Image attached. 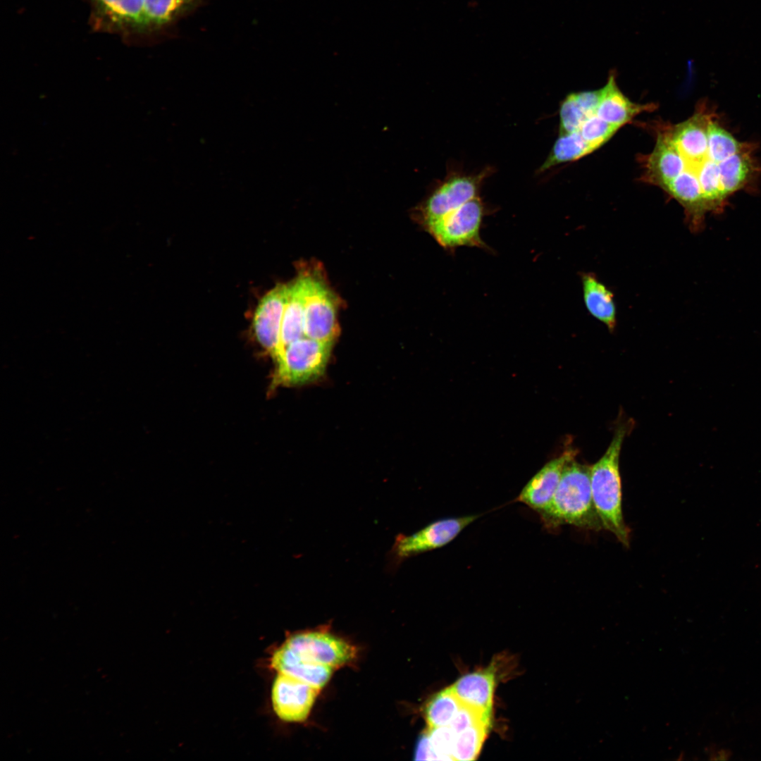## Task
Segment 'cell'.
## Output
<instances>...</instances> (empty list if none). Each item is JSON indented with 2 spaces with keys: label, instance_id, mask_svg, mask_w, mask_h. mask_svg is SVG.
<instances>
[{
  "label": "cell",
  "instance_id": "obj_1",
  "mask_svg": "<svg viewBox=\"0 0 761 761\" xmlns=\"http://www.w3.org/2000/svg\"><path fill=\"white\" fill-rule=\"evenodd\" d=\"M631 425V422L627 421L617 424L606 452L590 466L592 497L602 527L611 532L625 546L629 544L630 531L624 522L622 512L619 456Z\"/></svg>",
  "mask_w": 761,
  "mask_h": 761
},
{
  "label": "cell",
  "instance_id": "obj_2",
  "mask_svg": "<svg viewBox=\"0 0 761 761\" xmlns=\"http://www.w3.org/2000/svg\"><path fill=\"white\" fill-rule=\"evenodd\" d=\"M539 514L545 526L550 528L563 524L590 530L602 528L592 497L590 466L578 462L576 457L569 459L550 502Z\"/></svg>",
  "mask_w": 761,
  "mask_h": 761
},
{
  "label": "cell",
  "instance_id": "obj_3",
  "mask_svg": "<svg viewBox=\"0 0 761 761\" xmlns=\"http://www.w3.org/2000/svg\"><path fill=\"white\" fill-rule=\"evenodd\" d=\"M333 342L307 337L288 345L276 361L273 385H298L312 382L325 372Z\"/></svg>",
  "mask_w": 761,
  "mask_h": 761
},
{
  "label": "cell",
  "instance_id": "obj_4",
  "mask_svg": "<svg viewBox=\"0 0 761 761\" xmlns=\"http://www.w3.org/2000/svg\"><path fill=\"white\" fill-rule=\"evenodd\" d=\"M485 214L484 204L478 196L426 228L445 250L452 251L460 247L488 249L481 236Z\"/></svg>",
  "mask_w": 761,
  "mask_h": 761
},
{
  "label": "cell",
  "instance_id": "obj_5",
  "mask_svg": "<svg viewBox=\"0 0 761 761\" xmlns=\"http://www.w3.org/2000/svg\"><path fill=\"white\" fill-rule=\"evenodd\" d=\"M477 518V515H469L443 519L411 535H397L389 553L390 564L395 568L410 557L447 545Z\"/></svg>",
  "mask_w": 761,
  "mask_h": 761
},
{
  "label": "cell",
  "instance_id": "obj_6",
  "mask_svg": "<svg viewBox=\"0 0 761 761\" xmlns=\"http://www.w3.org/2000/svg\"><path fill=\"white\" fill-rule=\"evenodd\" d=\"M304 330L305 337L333 342L338 332L336 302L321 280L304 275Z\"/></svg>",
  "mask_w": 761,
  "mask_h": 761
},
{
  "label": "cell",
  "instance_id": "obj_7",
  "mask_svg": "<svg viewBox=\"0 0 761 761\" xmlns=\"http://www.w3.org/2000/svg\"><path fill=\"white\" fill-rule=\"evenodd\" d=\"M283 645L302 660L330 667L333 669L353 660L354 646L342 639L321 631L297 633Z\"/></svg>",
  "mask_w": 761,
  "mask_h": 761
},
{
  "label": "cell",
  "instance_id": "obj_8",
  "mask_svg": "<svg viewBox=\"0 0 761 761\" xmlns=\"http://www.w3.org/2000/svg\"><path fill=\"white\" fill-rule=\"evenodd\" d=\"M487 173L457 175L447 179L431 193L420 209L422 221L431 223L478 197L479 187Z\"/></svg>",
  "mask_w": 761,
  "mask_h": 761
},
{
  "label": "cell",
  "instance_id": "obj_9",
  "mask_svg": "<svg viewBox=\"0 0 761 761\" xmlns=\"http://www.w3.org/2000/svg\"><path fill=\"white\" fill-rule=\"evenodd\" d=\"M318 691L306 682L278 673L271 691L273 710L283 721L302 722L308 717Z\"/></svg>",
  "mask_w": 761,
  "mask_h": 761
},
{
  "label": "cell",
  "instance_id": "obj_10",
  "mask_svg": "<svg viewBox=\"0 0 761 761\" xmlns=\"http://www.w3.org/2000/svg\"><path fill=\"white\" fill-rule=\"evenodd\" d=\"M706 107L698 108L688 120L677 124L669 131L672 140L682 155L684 170L697 175L700 166L708 157L707 128L713 114Z\"/></svg>",
  "mask_w": 761,
  "mask_h": 761
},
{
  "label": "cell",
  "instance_id": "obj_11",
  "mask_svg": "<svg viewBox=\"0 0 761 761\" xmlns=\"http://www.w3.org/2000/svg\"><path fill=\"white\" fill-rule=\"evenodd\" d=\"M288 285L279 284L267 292L256 309L253 326L258 342L276 359Z\"/></svg>",
  "mask_w": 761,
  "mask_h": 761
},
{
  "label": "cell",
  "instance_id": "obj_12",
  "mask_svg": "<svg viewBox=\"0 0 761 761\" xmlns=\"http://www.w3.org/2000/svg\"><path fill=\"white\" fill-rule=\"evenodd\" d=\"M96 23L107 30L145 34L143 0H91Z\"/></svg>",
  "mask_w": 761,
  "mask_h": 761
},
{
  "label": "cell",
  "instance_id": "obj_13",
  "mask_svg": "<svg viewBox=\"0 0 761 761\" xmlns=\"http://www.w3.org/2000/svg\"><path fill=\"white\" fill-rule=\"evenodd\" d=\"M577 451L569 447L561 455L547 462L528 482L517 500L538 513L550 502L558 486L567 462L576 457Z\"/></svg>",
  "mask_w": 761,
  "mask_h": 761
},
{
  "label": "cell",
  "instance_id": "obj_14",
  "mask_svg": "<svg viewBox=\"0 0 761 761\" xmlns=\"http://www.w3.org/2000/svg\"><path fill=\"white\" fill-rule=\"evenodd\" d=\"M685 162L669 132H660L648 156L644 180L662 189L684 171Z\"/></svg>",
  "mask_w": 761,
  "mask_h": 761
},
{
  "label": "cell",
  "instance_id": "obj_15",
  "mask_svg": "<svg viewBox=\"0 0 761 761\" xmlns=\"http://www.w3.org/2000/svg\"><path fill=\"white\" fill-rule=\"evenodd\" d=\"M655 104H636L630 101L619 89L615 73H610L595 114L607 123L620 128L643 111H652Z\"/></svg>",
  "mask_w": 761,
  "mask_h": 761
},
{
  "label": "cell",
  "instance_id": "obj_16",
  "mask_svg": "<svg viewBox=\"0 0 761 761\" xmlns=\"http://www.w3.org/2000/svg\"><path fill=\"white\" fill-rule=\"evenodd\" d=\"M209 0H143L145 34L171 28Z\"/></svg>",
  "mask_w": 761,
  "mask_h": 761
},
{
  "label": "cell",
  "instance_id": "obj_17",
  "mask_svg": "<svg viewBox=\"0 0 761 761\" xmlns=\"http://www.w3.org/2000/svg\"><path fill=\"white\" fill-rule=\"evenodd\" d=\"M495 685L493 671L485 669L462 676L450 688L462 704L491 715Z\"/></svg>",
  "mask_w": 761,
  "mask_h": 761
},
{
  "label": "cell",
  "instance_id": "obj_18",
  "mask_svg": "<svg viewBox=\"0 0 761 761\" xmlns=\"http://www.w3.org/2000/svg\"><path fill=\"white\" fill-rule=\"evenodd\" d=\"M271 666L278 673L296 678L318 690L329 681L333 669L330 667L302 660L283 644L273 653Z\"/></svg>",
  "mask_w": 761,
  "mask_h": 761
},
{
  "label": "cell",
  "instance_id": "obj_19",
  "mask_svg": "<svg viewBox=\"0 0 761 761\" xmlns=\"http://www.w3.org/2000/svg\"><path fill=\"white\" fill-rule=\"evenodd\" d=\"M288 285L281 326L279 354L276 361L279 359L288 345L305 337L304 330V275L299 276Z\"/></svg>",
  "mask_w": 761,
  "mask_h": 761
},
{
  "label": "cell",
  "instance_id": "obj_20",
  "mask_svg": "<svg viewBox=\"0 0 761 761\" xmlns=\"http://www.w3.org/2000/svg\"><path fill=\"white\" fill-rule=\"evenodd\" d=\"M583 302L589 314L612 332L617 324L613 292L592 273L581 275Z\"/></svg>",
  "mask_w": 761,
  "mask_h": 761
},
{
  "label": "cell",
  "instance_id": "obj_21",
  "mask_svg": "<svg viewBox=\"0 0 761 761\" xmlns=\"http://www.w3.org/2000/svg\"><path fill=\"white\" fill-rule=\"evenodd\" d=\"M753 149L754 147L750 145L719 163L720 184L729 198L748 185L755 175L757 166L752 155Z\"/></svg>",
  "mask_w": 761,
  "mask_h": 761
},
{
  "label": "cell",
  "instance_id": "obj_22",
  "mask_svg": "<svg viewBox=\"0 0 761 761\" xmlns=\"http://www.w3.org/2000/svg\"><path fill=\"white\" fill-rule=\"evenodd\" d=\"M594 151L595 149L584 140L579 131L559 134L538 171L543 172L556 165L577 160Z\"/></svg>",
  "mask_w": 761,
  "mask_h": 761
},
{
  "label": "cell",
  "instance_id": "obj_23",
  "mask_svg": "<svg viewBox=\"0 0 761 761\" xmlns=\"http://www.w3.org/2000/svg\"><path fill=\"white\" fill-rule=\"evenodd\" d=\"M707 145L708 157L719 163L745 149L750 144L737 140L729 132L714 120L713 116L707 128Z\"/></svg>",
  "mask_w": 761,
  "mask_h": 761
},
{
  "label": "cell",
  "instance_id": "obj_24",
  "mask_svg": "<svg viewBox=\"0 0 761 761\" xmlns=\"http://www.w3.org/2000/svg\"><path fill=\"white\" fill-rule=\"evenodd\" d=\"M462 707V703L450 687L437 693L426 708L428 728L449 726Z\"/></svg>",
  "mask_w": 761,
  "mask_h": 761
},
{
  "label": "cell",
  "instance_id": "obj_25",
  "mask_svg": "<svg viewBox=\"0 0 761 761\" xmlns=\"http://www.w3.org/2000/svg\"><path fill=\"white\" fill-rule=\"evenodd\" d=\"M490 726V723L480 722L455 734L453 760L468 761L476 759Z\"/></svg>",
  "mask_w": 761,
  "mask_h": 761
},
{
  "label": "cell",
  "instance_id": "obj_26",
  "mask_svg": "<svg viewBox=\"0 0 761 761\" xmlns=\"http://www.w3.org/2000/svg\"><path fill=\"white\" fill-rule=\"evenodd\" d=\"M619 128L593 114L586 118L579 131L584 140L596 150L607 142Z\"/></svg>",
  "mask_w": 761,
  "mask_h": 761
},
{
  "label": "cell",
  "instance_id": "obj_27",
  "mask_svg": "<svg viewBox=\"0 0 761 761\" xmlns=\"http://www.w3.org/2000/svg\"><path fill=\"white\" fill-rule=\"evenodd\" d=\"M588 116L576 101L574 94H570L560 104L559 134L579 131Z\"/></svg>",
  "mask_w": 761,
  "mask_h": 761
},
{
  "label": "cell",
  "instance_id": "obj_28",
  "mask_svg": "<svg viewBox=\"0 0 761 761\" xmlns=\"http://www.w3.org/2000/svg\"><path fill=\"white\" fill-rule=\"evenodd\" d=\"M434 760H453L455 733L449 726L426 729Z\"/></svg>",
  "mask_w": 761,
  "mask_h": 761
},
{
  "label": "cell",
  "instance_id": "obj_29",
  "mask_svg": "<svg viewBox=\"0 0 761 761\" xmlns=\"http://www.w3.org/2000/svg\"><path fill=\"white\" fill-rule=\"evenodd\" d=\"M573 94L577 103L589 116L595 114L602 96V88Z\"/></svg>",
  "mask_w": 761,
  "mask_h": 761
},
{
  "label": "cell",
  "instance_id": "obj_30",
  "mask_svg": "<svg viewBox=\"0 0 761 761\" xmlns=\"http://www.w3.org/2000/svg\"><path fill=\"white\" fill-rule=\"evenodd\" d=\"M415 760H434L426 730L418 741L415 750Z\"/></svg>",
  "mask_w": 761,
  "mask_h": 761
},
{
  "label": "cell",
  "instance_id": "obj_31",
  "mask_svg": "<svg viewBox=\"0 0 761 761\" xmlns=\"http://www.w3.org/2000/svg\"><path fill=\"white\" fill-rule=\"evenodd\" d=\"M710 760H728L731 758L732 753L726 748L710 749Z\"/></svg>",
  "mask_w": 761,
  "mask_h": 761
}]
</instances>
